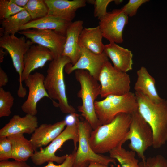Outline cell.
<instances>
[{
    "instance_id": "6da1fadb",
    "label": "cell",
    "mask_w": 167,
    "mask_h": 167,
    "mask_svg": "<svg viewBox=\"0 0 167 167\" xmlns=\"http://www.w3.org/2000/svg\"><path fill=\"white\" fill-rule=\"evenodd\" d=\"M131 120V114L120 113L110 123L101 125L93 130L89 141L96 153L109 152L126 141Z\"/></svg>"
},
{
    "instance_id": "ac0fdd59",
    "label": "cell",
    "mask_w": 167,
    "mask_h": 167,
    "mask_svg": "<svg viewBox=\"0 0 167 167\" xmlns=\"http://www.w3.org/2000/svg\"><path fill=\"white\" fill-rule=\"evenodd\" d=\"M38 126V120L36 116L26 114L21 117L15 115L0 130V137L18 134H32Z\"/></svg>"
},
{
    "instance_id": "7402d4cb",
    "label": "cell",
    "mask_w": 167,
    "mask_h": 167,
    "mask_svg": "<svg viewBox=\"0 0 167 167\" xmlns=\"http://www.w3.org/2000/svg\"><path fill=\"white\" fill-rule=\"evenodd\" d=\"M71 22L48 15L37 19L32 20L22 26L20 31L29 29L51 30L66 36L67 28Z\"/></svg>"
},
{
    "instance_id": "ffe728a7",
    "label": "cell",
    "mask_w": 167,
    "mask_h": 167,
    "mask_svg": "<svg viewBox=\"0 0 167 167\" xmlns=\"http://www.w3.org/2000/svg\"><path fill=\"white\" fill-rule=\"evenodd\" d=\"M104 52L118 70L126 73L132 70L133 54L131 51L111 42L105 45Z\"/></svg>"
},
{
    "instance_id": "ab89813d",
    "label": "cell",
    "mask_w": 167,
    "mask_h": 167,
    "mask_svg": "<svg viewBox=\"0 0 167 167\" xmlns=\"http://www.w3.org/2000/svg\"><path fill=\"white\" fill-rule=\"evenodd\" d=\"M123 0H114V2L116 4H119L121 3L122 2Z\"/></svg>"
},
{
    "instance_id": "9c48e42d",
    "label": "cell",
    "mask_w": 167,
    "mask_h": 167,
    "mask_svg": "<svg viewBox=\"0 0 167 167\" xmlns=\"http://www.w3.org/2000/svg\"><path fill=\"white\" fill-rule=\"evenodd\" d=\"M98 80L101 86V98L110 95H122L130 92L129 75L116 68L109 61L102 67Z\"/></svg>"
},
{
    "instance_id": "30bf717a",
    "label": "cell",
    "mask_w": 167,
    "mask_h": 167,
    "mask_svg": "<svg viewBox=\"0 0 167 167\" xmlns=\"http://www.w3.org/2000/svg\"><path fill=\"white\" fill-rule=\"evenodd\" d=\"M24 36L18 37L15 35H4L0 38V47L5 49L11 58L13 66L19 75V86L17 94L20 97H25L27 91L22 85V76L24 68V57L33 45Z\"/></svg>"
},
{
    "instance_id": "5b68a950",
    "label": "cell",
    "mask_w": 167,
    "mask_h": 167,
    "mask_svg": "<svg viewBox=\"0 0 167 167\" xmlns=\"http://www.w3.org/2000/svg\"><path fill=\"white\" fill-rule=\"evenodd\" d=\"M96 114L101 125L111 122L118 114H130L138 111V104L135 93L129 92L122 95H109L95 102Z\"/></svg>"
},
{
    "instance_id": "1f68e13d",
    "label": "cell",
    "mask_w": 167,
    "mask_h": 167,
    "mask_svg": "<svg viewBox=\"0 0 167 167\" xmlns=\"http://www.w3.org/2000/svg\"><path fill=\"white\" fill-rule=\"evenodd\" d=\"M148 1V0H130L121 9L128 17H132L136 14L138 8L143 4Z\"/></svg>"
},
{
    "instance_id": "8d00e7d4",
    "label": "cell",
    "mask_w": 167,
    "mask_h": 167,
    "mask_svg": "<svg viewBox=\"0 0 167 167\" xmlns=\"http://www.w3.org/2000/svg\"><path fill=\"white\" fill-rule=\"evenodd\" d=\"M11 1L18 6L24 8L27 4L29 0H11Z\"/></svg>"
},
{
    "instance_id": "cb8c5ba5",
    "label": "cell",
    "mask_w": 167,
    "mask_h": 167,
    "mask_svg": "<svg viewBox=\"0 0 167 167\" xmlns=\"http://www.w3.org/2000/svg\"><path fill=\"white\" fill-rule=\"evenodd\" d=\"M12 147L11 159L15 161H25L34 153L30 140L25 138L23 134H18L7 137Z\"/></svg>"
},
{
    "instance_id": "e575fe53",
    "label": "cell",
    "mask_w": 167,
    "mask_h": 167,
    "mask_svg": "<svg viewBox=\"0 0 167 167\" xmlns=\"http://www.w3.org/2000/svg\"><path fill=\"white\" fill-rule=\"evenodd\" d=\"M0 167H30L25 161L8 160L0 161Z\"/></svg>"
},
{
    "instance_id": "f35d334b",
    "label": "cell",
    "mask_w": 167,
    "mask_h": 167,
    "mask_svg": "<svg viewBox=\"0 0 167 167\" xmlns=\"http://www.w3.org/2000/svg\"><path fill=\"white\" fill-rule=\"evenodd\" d=\"M3 49L2 48L0 49V62H2L4 58L5 52L3 51Z\"/></svg>"
},
{
    "instance_id": "2e32d148",
    "label": "cell",
    "mask_w": 167,
    "mask_h": 167,
    "mask_svg": "<svg viewBox=\"0 0 167 167\" xmlns=\"http://www.w3.org/2000/svg\"><path fill=\"white\" fill-rule=\"evenodd\" d=\"M48 8V15L71 22L79 9L85 7V0H44Z\"/></svg>"
},
{
    "instance_id": "44dd1931",
    "label": "cell",
    "mask_w": 167,
    "mask_h": 167,
    "mask_svg": "<svg viewBox=\"0 0 167 167\" xmlns=\"http://www.w3.org/2000/svg\"><path fill=\"white\" fill-rule=\"evenodd\" d=\"M137 79L134 89L135 92L143 95L152 102L159 103L163 100L159 95L155 86V80L147 69L142 66L137 71Z\"/></svg>"
},
{
    "instance_id": "4fadbf2b",
    "label": "cell",
    "mask_w": 167,
    "mask_h": 167,
    "mask_svg": "<svg viewBox=\"0 0 167 167\" xmlns=\"http://www.w3.org/2000/svg\"><path fill=\"white\" fill-rule=\"evenodd\" d=\"M45 76L41 73L36 72L30 74L24 82L28 88V94L21 109L26 114L36 116L37 113V105L45 97H50L44 84Z\"/></svg>"
},
{
    "instance_id": "83f0119b",
    "label": "cell",
    "mask_w": 167,
    "mask_h": 167,
    "mask_svg": "<svg viewBox=\"0 0 167 167\" xmlns=\"http://www.w3.org/2000/svg\"><path fill=\"white\" fill-rule=\"evenodd\" d=\"M14 98L11 93L0 88V117H7L11 113Z\"/></svg>"
},
{
    "instance_id": "9a60e30c",
    "label": "cell",
    "mask_w": 167,
    "mask_h": 167,
    "mask_svg": "<svg viewBox=\"0 0 167 167\" xmlns=\"http://www.w3.org/2000/svg\"><path fill=\"white\" fill-rule=\"evenodd\" d=\"M54 59V54L48 49L38 45H32L24 56L22 82L24 81L32 71L42 68L48 61H51Z\"/></svg>"
},
{
    "instance_id": "d4e9b609",
    "label": "cell",
    "mask_w": 167,
    "mask_h": 167,
    "mask_svg": "<svg viewBox=\"0 0 167 167\" xmlns=\"http://www.w3.org/2000/svg\"><path fill=\"white\" fill-rule=\"evenodd\" d=\"M32 20L29 14L24 9L6 19L2 20L0 37L4 35H15L20 31L22 26Z\"/></svg>"
},
{
    "instance_id": "7a4b0ae2",
    "label": "cell",
    "mask_w": 167,
    "mask_h": 167,
    "mask_svg": "<svg viewBox=\"0 0 167 167\" xmlns=\"http://www.w3.org/2000/svg\"><path fill=\"white\" fill-rule=\"evenodd\" d=\"M138 111L151 127L153 135L152 147L158 149L167 142V100L155 103L141 93L135 92Z\"/></svg>"
},
{
    "instance_id": "74e56055",
    "label": "cell",
    "mask_w": 167,
    "mask_h": 167,
    "mask_svg": "<svg viewBox=\"0 0 167 167\" xmlns=\"http://www.w3.org/2000/svg\"><path fill=\"white\" fill-rule=\"evenodd\" d=\"M87 167H109L101 163L94 162H91Z\"/></svg>"
},
{
    "instance_id": "8fae6325",
    "label": "cell",
    "mask_w": 167,
    "mask_h": 167,
    "mask_svg": "<svg viewBox=\"0 0 167 167\" xmlns=\"http://www.w3.org/2000/svg\"><path fill=\"white\" fill-rule=\"evenodd\" d=\"M18 33L30 40L32 43L49 50L55 58L62 55L66 41V36L51 30L29 29L19 31Z\"/></svg>"
},
{
    "instance_id": "e0dca14e",
    "label": "cell",
    "mask_w": 167,
    "mask_h": 167,
    "mask_svg": "<svg viewBox=\"0 0 167 167\" xmlns=\"http://www.w3.org/2000/svg\"><path fill=\"white\" fill-rule=\"evenodd\" d=\"M66 126L64 120L53 124L40 125L35 130L30 139L34 151L38 148L47 146L62 132Z\"/></svg>"
},
{
    "instance_id": "4316f807",
    "label": "cell",
    "mask_w": 167,
    "mask_h": 167,
    "mask_svg": "<svg viewBox=\"0 0 167 167\" xmlns=\"http://www.w3.org/2000/svg\"><path fill=\"white\" fill-rule=\"evenodd\" d=\"M24 8L32 20L37 19L48 15V8L44 0H29Z\"/></svg>"
},
{
    "instance_id": "4dcf8cb0",
    "label": "cell",
    "mask_w": 167,
    "mask_h": 167,
    "mask_svg": "<svg viewBox=\"0 0 167 167\" xmlns=\"http://www.w3.org/2000/svg\"><path fill=\"white\" fill-rule=\"evenodd\" d=\"M12 147L7 137H0V161L11 159Z\"/></svg>"
},
{
    "instance_id": "3957f363",
    "label": "cell",
    "mask_w": 167,
    "mask_h": 167,
    "mask_svg": "<svg viewBox=\"0 0 167 167\" xmlns=\"http://www.w3.org/2000/svg\"><path fill=\"white\" fill-rule=\"evenodd\" d=\"M69 63H71L70 59L63 55L54 59L49 65L44 80L45 88L54 105L66 114L75 113L68 103L64 79V70Z\"/></svg>"
},
{
    "instance_id": "d6a6232c",
    "label": "cell",
    "mask_w": 167,
    "mask_h": 167,
    "mask_svg": "<svg viewBox=\"0 0 167 167\" xmlns=\"http://www.w3.org/2000/svg\"><path fill=\"white\" fill-rule=\"evenodd\" d=\"M113 0H94V16L100 20L107 13V8Z\"/></svg>"
},
{
    "instance_id": "277c9868",
    "label": "cell",
    "mask_w": 167,
    "mask_h": 167,
    "mask_svg": "<svg viewBox=\"0 0 167 167\" xmlns=\"http://www.w3.org/2000/svg\"><path fill=\"white\" fill-rule=\"evenodd\" d=\"M75 76L80 86L77 96L82 101V105L78 107V111L94 130L101 125L95 109L96 100L100 95V84L98 80L86 70L75 71Z\"/></svg>"
},
{
    "instance_id": "8992f818",
    "label": "cell",
    "mask_w": 167,
    "mask_h": 167,
    "mask_svg": "<svg viewBox=\"0 0 167 167\" xmlns=\"http://www.w3.org/2000/svg\"><path fill=\"white\" fill-rule=\"evenodd\" d=\"M78 128V147L76 151L73 152L74 154L73 167H87L92 162L108 166L111 163H115L114 159L96 153L92 150L89 141L92 129L87 121L79 120Z\"/></svg>"
},
{
    "instance_id": "ba28073f",
    "label": "cell",
    "mask_w": 167,
    "mask_h": 167,
    "mask_svg": "<svg viewBox=\"0 0 167 167\" xmlns=\"http://www.w3.org/2000/svg\"><path fill=\"white\" fill-rule=\"evenodd\" d=\"M126 139L130 141L128 147L131 150L136 153L142 161H145V152L153 145V135L151 127L138 111L131 114Z\"/></svg>"
},
{
    "instance_id": "f546056e",
    "label": "cell",
    "mask_w": 167,
    "mask_h": 167,
    "mask_svg": "<svg viewBox=\"0 0 167 167\" xmlns=\"http://www.w3.org/2000/svg\"><path fill=\"white\" fill-rule=\"evenodd\" d=\"M140 167H167V159L161 155L150 157L139 162Z\"/></svg>"
},
{
    "instance_id": "603a6c76",
    "label": "cell",
    "mask_w": 167,
    "mask_h": 167,
    "mask_svg": "<svg viewBox=\"0 0 167 167\" xmlns=\"http://www.w3.org/2000/svg\"><path fill=\"white\" fill-rule=\"evenodd\" d=\"M103 36L99 25L93 28H84L79 37V45L96 54L104 52L105 45L102 41Z\"/></svg>"
},
{
    "instance_id": "52a82bcc",
    "label": "cell",
    "mask_w": 167,
    "mask_h": 167,
    "mask_svg": "<svg viewBox=\"0 0 167 167\" xmlns=\"http://www.w3.org/2000/svg\"><path fill=\"white\" fill-rule=\"evenodd\" d=\"M79 121V119L74 123L66 125L62 132L45 147L40 148L39 151L35 152L31 157L33 163L36 165H40L50 161L62 163L66 159V155L58 156L55 153L65 142L69 140H73L74 151H76L79 139L78 123Z\"/></svg>"
},
{
    "instance_id": "7c38bea8",
    "label": "cell",
    "mask_w": 167,
    "mask_h": 167,
    "mask_svg": "<svg viewBox=\"0 0 167 167\" xmlns=\"http://www.w3.org/2000/svg\"><path fill=\"white\" fill-rule=\"evenodd\" d=\"M129 17L122 9H114L101 19L99 26L103 37L109 42L122 43L123 41V32L128 23Z\"/></svg>"
},
{
    "instance_id": "484cf974",
    "label": "cell",
    "mask_w": 167,
    "mask_h": 167,
    "mask_svg": "<svg viewBox=\"0 0 167 167\" xmlns=\"http://www.w3.org/2000/svg\"><path fill=\"white\" fill-rule=\"evenodd\" d=\"M109 156L117 161L120 167H140L139 160L135 157V153L126 150L120 145L109 152Z\"/></svg>"
},
{
    "instance_id": "d590c367",
    "label": "cell",
    "mask_w": 167,
    "mask_h": 167,
    "mask_svg": "<svg viewBox=\"0 0 167 167\" xmlns=\"http://www.w3.org/2000/svg\"><path fill=\"white\" fill-rule=\"evenodd\" d=\"M8 82V78L6 73L0 67V88L6 85Z\"/></svg>"
},
{
    "instance_id": "5bb4252c",
    "label": "cell",
    "mask_w": 167,
    "mask_h": 167,
    "mask_svg": "<svg viewBox=\"0 0 167 167\" xmlns=\"http://www.w3.org/2000/svg\"><path fill=\"white\" fill-rule=\"evenodd\" d=\"M81 49V56L76 63L72 65L67 64L65 67L66 73L69 74L77 70H84L97 80L104 64L109 61L108 58L103 52L94 53L84 48Z\"/></svg>"
},
{
    "instance_id": "d6986e66",
    "label": "cell",
    "mask_w": 167,
    "mask_h": 167,
    "mask_svg": "<svg viewBox=\"0 0 167 167\" xmlns=\"http://www.w3.org/2000/svg\"><path fill=\"white\" fill-rule=\"evenodd\" d=\"M84 23L82 20L72 22L67 30L66 41L62 55L68 58L72 65L76 63L81 56V49L79 45V39L84 28Z\"/></svg>"
},
{
    "instance_id": "f1b7e54d",
    "label": "cell",
    "mask_w": 167,
    "mask_h": 167,
    "mask_svg": "<svg viewBox=\"0 0 167 167\" xmlns=\"http://www.w3.org/2000/svg\"><path fill=\"white\" fill-rule=\"evenodd\" d=\"M24 9L17 6L11 0H0V19L1 20L6 19Z\"/></svg>"
},
{
    "instance_id": "836d02e7",
    "label": "cell",
    "mask_w": 167,
    "mask_h": 167,
    "mask_svg": "<svg viewBox=\"0 0 167 167\" xmlns=\"http://www.w3.org/2000/svg\"><path fill=\"white\" fill-rule=\"evenodd\" d=\"M74 155L73 152L70 154H66L64 161L59 165L54 164L53 161H49L47 165L42 167H73Z\"/></svg>"
}]
</instances>
